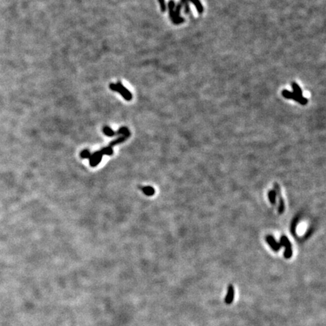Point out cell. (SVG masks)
Wrapping results in <instances>:
<instances>
[{
	"instance_id": "6da1fadb",
	"label": "cell",
	"mask_w": 326,
	"mask_h": 326,
	"mask_svg": "<svg viewBox=\"0 0 326 326\" xmlns=\"http://www.w3.org/2000/svg\"><path fill=\"white\" fill-rule=\"evenodd\" d=\"M109 86H110V88L112 91L119 93L125 100L130 101L132 99V94L130 92L128 88H126L123 86V83L120 81H118L115 84V83H110Z\"/></svg>"
},
{
	"instance_id": "7a4b0ae2",
	"label": "cell",
	"mask_w": 326,
	"mask_h": 326,
	"mask_svg": "<svg viewBox=\"0 0 326 326\" xmlns=\"http://www.w3.org/2000/svg\"><path fill=\"white\" fill-rule=\"evenodd\" d=\"M282 94L284 97L287 99H292V100L298 101L300 104L301 105H306L307 104L308 100L306 97H303V96H298L297 94H295V93L291 92L288 90L285 89L282 91Z\"/></svg>"
},
{
	"instance_id": "3957f363",
	"label": "cell",
	"mask_w": 326,
	"mask_h": 326,
	"mask_svg": "<svg viewBox=\"0 0 326 326\" xmlns=\"http://www.w3.org/2000/svg\"><path fill=\"white\" fill-rule=\"evenodd\" d=\"M280 243L282 245V246L285 247V251L284 252V257H285L286 259H289V258H291L292 256V248H291V244L290 241L288 240V239L285 236H282L281 237Z\"/></svg>"
},
{
	"instance_id": "277c9868",
	"label": "cell",
	"mask_w": 326,
	"mask_h": 326,
	"mask_svg": "<svg viewBox=\"0 0 326 326\" xmlns=\"http://www.w3.org/2000/svg\"><path fill=\"white\" fill-rule=\"evenodd\" d=\"M174 7H175V3L173 0H170L168 2V11H169V15L172 20L173 24H179L184 22V18L182 17H180L178 18H176L175 14H174Z\"/></svg>"
},
{
	"instance_id": "5b68a950",
	"label": "cell",
	"mask_w": 326,
	"mask_h": 326,
	"mask_svg": "<svg viewBox=\"0 0 326 326\" xmlns=\"http://www.w3.org/2000/svg\"><path fill=\"white\" fill-rule=\"evenodd\" d=\"M266 242H267V243L269 245V246L271 247V248H272L274 251H278L280 250L281 247H282V245H281L280 242L279 243V242H276V239H274L272 236H270V235L266 236Z\"/></svg>"
},
{
	"instance_id": "8992f818",
	"label": "cell",
	"mask_w": 326,
	"mask_h": 326,
	"mask_svg": "<svg viewBox=\"0 0 326 326\" xmlns=\"http://www.w3.org/2000/svg\"><path fill=\"white\" fill-rule=\"evenodd\" d=\"M102 156L103 154L102 152H101V150L98 151V152H94V153H93L92 155H91V156H90V165L93 167L98 165L99 163L101 162V159H102Z\"/></svg>"
},
{
	"instance_id": "52a82bcc",
	"label": "cell",
	"mask_w": 326,
	"mask_h": 326,
	"mask_svg": "<svg viewBox=\"0 0 326 326\" xmlns=\"http://www.w3.org/2000/svg\"><path fill=\"white\" fill-rule=\"evenodd\" d=\"M234 298V288L232 285H229L227 288V294L225 298V303L226 304H231Z\"/></svg>"
},
{
	"instance_id": "ba28073f",
	"label": "cell",
	"mask_w": 326,
	"mask_h": 326,
	"mask_svg": "<svg viewBox=\"0 0 326 326\" xmlns=\"http://www.w3.org/2000/svg\"><path fill=\"white\" fill-rule=\"evenodd\" d=\"M188 2H190L192 4L195 5L199 14H202V13L203 12V6H202V3H201L200 0H188Z\"/></svg>"
},
{
	"instance_id": "9c48e42d",
	"label": "cell",
	"mask_w": 326,
	"mask_h": 326,
	"mask_svg": "<svg viewBox=\"0 0 326 326\" xmlns=\"http://www.w3.org/2000/svg\"><path fill=\"white\" fill-rule=\"evenodd\" d=\"M291 86L294 91L293 93H295V94L298 96H303V91H302L301 88H300V86L296 82H292Z\"/></svg>"
},
{
	"instance_id": "30bf717a",
	"label": "cell",
	"mask_w": 326,
	"mask_h": 326,
	"mask_svg": "<svg viewBox=\"0 0 326 326\" xmlns=\"http://www.w3.org/2000/svg\"><path fill=\"white\" fill-rule=\"evenodd\" d=\"M115 134H122L123 136H125L128 138L130 136V131L126 127H122L117 132H115Z\"/></svg>"
},
{
	"instance_id": "8fae6325",
	"label": "cell",
	"mask_w": 326,
	"mask_h": 326,
	"mask_svg": "<svg viewBox=\"0 0 326 326\" xmlns=\"http://www.w3.org/2000/svg\"><path fill=\"white\" fill-rule=\"evenodd\" d=\"M103 131L106 135L109 136V137H113L115 134V132H114L113 130L108 126H104L103 128Z\"/></svg>"
},
{
	"instance_id": "7c38bea8",
	"label": "cell",
	"mask_w": 326,
	"mask_h": 326,
	"mask_svg": "<svg viewBox=\"0 0 326 326\" xmlns=\"http://www.w3.org/2000/svg\"><path fill=\"white\" fill-rule=\"evenodd\" d=\"M279 208H278V210H279V214H282L284 212V211H285V202H284L283 199L281 197L280 192H279Z\"/></svg>"
},
{
	"instance_id": "4fadbf2b",
	"label": "cell",
	"mask_w": 326,
	"mask_h": 326,
	"mask_svg": "<svg viewBox=\"0 0 326 326\" xmlns=\"http://www.w3.org/2000/svg\"><path fill=\"white\" fill-rule=\"evenodd\" d=\"M144 193L147 196H152L155 193V189L152 187H144L142 188Z\"/></svg>"
},
{
	"instance_id": "5bb4252c",
	"label": "cell",
	"mask_w": 326,
	"mask_h": 326,
	"mask_svg": "<svg viewBox=\"0 0 326 326\" xmlns=\"http://www.w3.org/2000/svg\"><path fill=\"white\" fill-rule=\"evenodd\" d=\"M276 190H270L268 193V197H269V202L272 204L276 203Z\"/></svg>"
},
{
	"instance_id": "9a60e30c",
	"label": "cell",
	"mask_w": 326,
	"mask_h": 326,
	"mask_svg": "<svg viewBox=\"0 0 326 326\" xmlns=\"http://www.w3.org/2000/svg\"><path fill=\"white\" fill-rule=\"evenodd\" d=\"M126 139H127V137H125V136H123V135L120 136V137H119L118 138H117V139L114 140L113 141H112V142L110 143V147H113V146L115 145V144H119V143L123 142V141H124L125 140H126Z\"/></svg>"
},
{
	"instance_id": "2e32d148",
	"label": "cell",
	"mask_w": 326,
	"mask_h": 326,
	"mask_svg": "<svg viewBox=\"0 0 326 326\" xmlns=\"http://www.w3.org/2000/svg\"><path fill=\"white\" fill-rule=\"evenodd\" d=\"M101 152H102L103 155H111V154L113 153V149H112L111 147L108 146V147L102 149V150H101Z\"/></svg>"
},
{
	"instance_id": "e0dca14e",
	"label": "cell",
	"mask_w": 326,
	"mask_h": 326,
	"mask_svg": "<svg viewBox=\"0 0 326 326\" xmlns=\"http://www.w3.org/2000/svg\"><path fill=\"white\" fill-rule=\"evenodd\" d=\"M182 6H183V5L181 4V2L178 3V4L177 5V6L175 8V11H174V14H175L176 18L180 17V12H181V9H182Z\"/></svg>"
},
{
	"instance_id": "ac0fdd59",
	"label": "cell",
	"mask_w": 326,
	"mask_h": 326,
	"mask_svg": "<svg viewBox=\"0 0 326 326\" xmlns=\"http://www.w3.org/2000/svg\"><path fill=\"white\" fill-rule=\"evenodd\" d=\"M181 3L182 5H184V6H185V13H186V14L189 13V5L188 0H181Z\"/></svg>"
},
{
	"instance_id": "d6986e66",
	"label": "cell",
	"mask_w": 326,
	"mask_h": 326,
	"mask_svg": "<svg viewBox=\"0 0 326 326\" xmlns=\"http://www.w3.org/2000/svg\"><path fill=\"white\" fill-rule=\"evenodd\" d=\"M91 154L90 153V152L88 151V150H83L82 152H81V157L83 159H88L90 158V156H91Z\"/></svg>"
},
{
	"instance_id": "ffe728a7",
	"label": "cell",
	"mask_w": 326,
	"mask_h": 326,
	"mask_svg": "<svg viewBox=\"0 0 326 326\" xmlns=\"http://www.w3.org/2000/svg\"><path fill=\"white\" fill-rule=\"evenodd\" d=\"M159 2L160 4V7H161V11L163 12H165L166 11V5H165V0H159Z\"/></svg>"
}]
</instances>
